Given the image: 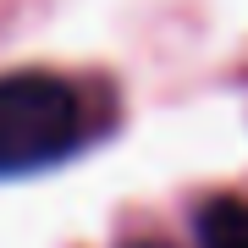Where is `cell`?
I'll list each match as a JSON object with an SVG mask.
<instances>
[{
  "label": "cell",
  "instance_id": "6da1fadb",
  "mask_svg": "<svg viewBox=\"0 0 248 248\" xmlns=\"http://www.w3.org/2000/svg\"><path fill=\"white\" fill-rule=\"evenodd\" d=\"M89 116L66 78L55 72H6L0 78V177L61 166L83 143Z\"/></svg>",
  "mask_w": 248,
  "mask_h": 248
},
{
  "label": "cell",
  "instance_id": "7a4b0ae2",
  "mask_svg": "<svg viewBox=\"0 0 248 248\" xmlns=\"http://www.w3.org/2000/svg\"><path fill=\"white\" fill-rule=\"evenodd\" d=\"M204 248H248V199H215L199 215Z\"/></svg>",
  "mask_w": 248,
  "mask_h": 248
}]
</instances>
